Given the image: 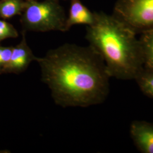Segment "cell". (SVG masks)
<instances>
[{"label": "cell", "instance_id": "30bf717a", "mask_svg": "<svg viewBox=\"0 0 153 153\" xmlns=\"http://www.w3.org/2000/svg\"><path fill=\"white\" fill-rule=\"evenodd\" d=\"M135 80L142 93L153 98V70L144 67Z\"/></svg>", "mask_w": 153, "mask_h": 153}, {"label": "cell", "instance_id": "3957f363", "mask_svg": "<svg viewBox=\"0 0 153 153\" xmlns=\"http://www.w3.org/2000/svg\"><path fill=\"white\" fill-rule=\"evenodd\" d=\"M22 31L66 32L64 8L59 0H27L21 15Z\"/></svg>", "mask_w": 153, "mask_h": 153}, {"label": "cell", "instance_id": "52a82bcc", "mask_svg": "<svg viewBox=\"0 0 153 153\" xmlns=\"http://www.w3.org/2000/svg\"><path fill=\"white\" fill-rule=\"evenodd\" d=\"M94 19V13L90 11L80 0H71L69 15L66 21V31L74 25L90 26L93 24Z\"/></svg>", "mask_w": 153, "mask_h": 153}, {"label": "cell", "instance_id": "277c9868", "mask_svg": "<svg viewBox=\"0 0 153 153\" xmlns=\"http://www.w3.org/2000/svg\"><path fill=\"white\" fill-rule=\"evenodd\" d=\"M113 15L136 33L153 28V0H117Z\"/></svg>", "mask_w": 153, "mask_h": 153}, {"label": "cell", "instance_id": "7a4b0ae2", "mask_svg": "<svg viewBox=\"0 0 153 153\" xmlns=\"http://www.w3.org/2000/svg\"><path fill=\"white\" fill-rule=\"evenodd\" d=\"M93 24L85 38L104 61L109 76L135 79L144 68L142 49L137 33L112 15L94 12Z\"/></svg>", "mask_w": 153, "mask_h": 153}, {"label": "cell", "instance_id": "9c48e42d", "mask_svg": "<svg viewBox=\"0 0 153 153\" xmlns=\"http://www.w3.org/2000/svg\"><path fill=\"white\" fill-rule=\"evenodd\" d=\"M26 2L27 0H0V18L7 19L21 16Z\"/></svg>", "mask_w": 153, "mask_h": 153}, {"label": "cell", "instance_id": "8fae6325", "mask_svg": "<svg viewBox=\"0 0 153 153\" xmlns=\"http://www.w3.org/2000/svg\"><path fill=\"white\" fill-rule=\"evenodd\" d=\"M19 33L16 28L10 23L0 20V42L9 38H16Z\"/></svg>", "mask_w": 153, "mask_h": 153}, {"label": "cell", "instance_id": "7c38bea8", "mask_svg": "<svg viewBox=\"0 0 153 153\" xmlns=\"http://www.w3.org/2000/svg\"><path fill=\"white\" fill-rule=\"evenodd\" d=\"M12 51V46H0V74H4L6 68L10 60Z\"/></svg>", "mask_w": 153, "mask_h": 153}, {"label": "cell", "instance_id": "5b68a950", "mask_svg": "<svg viewBox=\"0 0 153 153\" xmlns=\"http://www.w3.org/2000/svg\"><path fill=\"white\" fill-rule=\"evenodd\" d=\"M26 33L22 31L21 41L15 47H13L11 58L4 74H21L27 69L33 61L37 60L38 57L33 53L27 43Z\"/></svg>", "mask_w": 153, "mask_h": 153}, {"label": "cell", "instance_id": "8992f818", "mask_svg": "<svg viewBox=\"0 0 153 153\" xmlns=\"http://www.w3.org/2000/svg\"><path fill=\"white\" fill-rule=\"evenodd\" d=\"M130 133L140 152L153 153V124L145 121H134L131 125Z\"/></svg>", "mask_w": 153, "mask_h": 153}, {"label": "cell", "instance_id": "ba28073f", "mask_svg": "<svg viewBox=\"0 0 153 153\" xmlns=\"http://www.w3.org/2000/svg\"><path fill=\"white\" fill-rule=\"evenodd\" d=\"M141 33V36L139 39L144 67L153 70V28Z\"/></svg>", "mask_w": 153, "mask_h": 153}, {"label": "cell", "instance_id": "6da1fadb", "mask_svg": "<svg viewBox=\"0 0 153 153\" xmlns=\"http://www.w3.org/2000/svg\"><path fill=\"white\" fill-rule=\"evenodd\" d=\"M41 80L55 104L63 108L101 104L109 91V76L101 56L87 47L65 43L38 57Z\"/></svg>", "mask_w": 153, "mask_h": 153}]
</instances>
